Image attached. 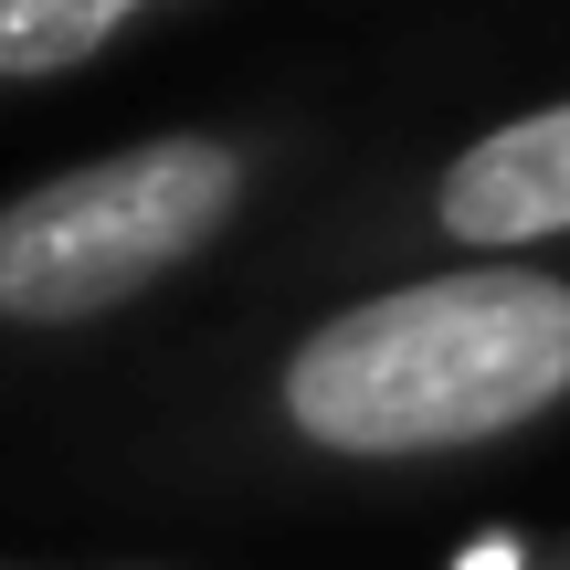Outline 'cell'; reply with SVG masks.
Masks as SVG:
<instances>
[{"label":"cell","instance_id":"6da1fadb","mask_svg":"<svg viewBox=\"0 0 570 570\" xmlns=\"http://www.w3.org/2000/svg\"><path fill=\"white\" fill-rule=\"evenodd\" d=\"M570 433V265H444L244 306L85 423V465L138 497L402 487Z\"/></svg>","mask_w":570,"mask_h":570},{"label":"cell","instance_id":"7a4b0ae2","mask_svg":"<svg viewBox=\"0 0 570 570\" xmlns=\"http://www.w3.org/2000/svg\"><path fill=\"white\" fill-rule=\"evenodd\" d=\"M327 190V117L233 106L75 148L0 190V412L96 381Z\"/></svg>","mask_w":570,"mask_h":570},{"label":"cell","instance_id":"3957f363","mask_svg":"<svg viewBox=\"0 0 570 570\" xmlns=\"http://www.w3.org/2000/svg\"><path fill=\"white\" fill-rule=\"evenodd\" d=\"M444 265H570V85L454 127L402 169L338 180L244 265L254 306Z\"/></svg>","mask_w":570,"mask_h":570},{"label":"cell","instance_id":"277c9868","mask_svg":"<svg viewBox=\"0 0 570 570\" xmlns=\"http://www.w3.org/2000/svg\"><path fill=\"white\" fill-rule=\"evenodd\" d=\"M202 11L212 0H0V96H53L75 75H106L117 53Z\"/></svg>","mask_w":570,"mask_h":570},{"label":"cell","instance_id":"5b68a950","mask_svg":"<svg viewBox=\"0 0 570 570\" xmlns=\"http://www.w3.org/2000/svg\"><path fill=\"white\" fill-rule=\"evenodd\" d=\"M0 570H202L169 550H0Z\"/></svg>","mask_w":570,"mask_h":570}]
</instances>
